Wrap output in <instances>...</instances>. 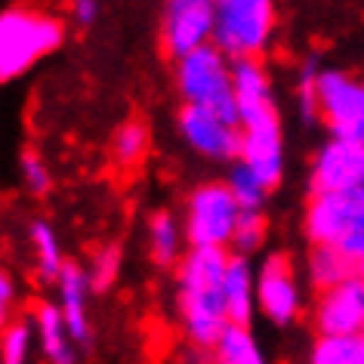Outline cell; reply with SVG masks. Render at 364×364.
Masks as SVG:
<instances>
[{"label":"cell","instance_id":"5b68a950","mask_svg":"<svg viewBox=\"0 0 364 364\" xmlns=\"http://www.w3.org/2000/svg\"><path fill=\"white\" fill-rule=\"evenodd\" d=\"M241 220V207L225 182H204L186 198L182 207V229L188 247H216L225 250L235 238Z\"/></svg>","mask_w":364,"mask_h":364},{"label":"cell","instance_id":"f1b7e54d","mask_svg":"<svg viewBox=\"0 0 364 364\" xmlns=\"http://www.w3.org/2000/svg\"><path fill=\"white\" fill-rule=\"evenodd\" d=\"M19 176L25 182V188H28L31 195H43L50 188V170H47V164H43L41 154H34V151H22V158H19Z\"/></svg>","mask_w":364,"mask_h":364},{"label":"cell","instance_id":"8fae6325","mask_svg":"<svg viewBox=\"0 0 364 364\" xmlns=\"http://www.w3.org/2000/svg\"><path fill=\"white\" fill-rule=\"evenodd\" d=\"M318 336H361L364 333V275H352L315 303Z\"/></svg>","mask_w":364,"mask_h":364},{"label":"cell","instance_id":"484cf974","mask_svg":"<svg viewBox=\"0 0 364 364\" xmlns=\"http://www.w3.org/2000/svg\"><path fill=\"white\" fill-rule=\"evenodd\" d=\"M269 235V216L266 210H241V220H238V229H235V238H232V247L238 250V257H250L262 247Z\"/></svg>","mask_w":364,"mask_h":364},{"label":"cell","instance_id":"8992f818","mask_svg":"<svg viewBox=\"0 0 364 364\" xmlns=\"http://www.w3.org/2000/svg\"><path fill=\"white\" fill-rule=\"evenodd\" d=\"M303 229L312 247H343L364 232V188L312 195L303 213Z\"/></svg>","mask_w":364,"mask_h":364},{"label":"cell","instance_id":"ffe728a7","mask_svg":"<svg viewBox=\"0 0 364 364\" xmlns=\"http://www.w3.org/2000/svg\"><path fill=\"white\" fill-rule=\"evenodd\" d=\"M151 149V133L142 121H124L112 133V161L121 170H136L149 158Z\"/></svg>","mask_w":364,"mask_h":364},{"label":"cell","instance_id":"83f0119b","mask_svg":"<svg viewBox=\"0 0 364 364\" xmlns=\"http://www.w3.org/2000/svg\"><path fill=\"white\" fill-rule=\"evenodd\" d=\"M318 77H321V71H318L315 62H306V65L299 68V77H296V108H299V114H303L306 121L318 117Z\"/></svg>","mask_w":364,"mask_h":364},{"label":"cell","instance_id":"f546056e","mask_svg":"<svg viewBox=\"0 0 364 364\" xmlns=\"http://www.w3.org/2000/svg\"><path fill=\"white\" fill-rule=\"evenodd\" d=\"M336 250H340L343 257L352 262V269L358 272V275H364V232H358L355 238H349L343 247H336Z\"/></svg>","mask_w":364,"mask_h":364},{"label":"cell","instance_id":"277c9868","mask_svg":"<svg viewBox=\"0 0 364 364\" xmlns=\"http://www.w3.org/2000/svg\"><path fill=\"white\" fill-rule=\"evenodd\" d=\"M278 13L269 0H220L216 4L213 47L232 62L259 59L275 34Z\"/></svg>","mask_w":364,"mask_h":364},{"label":"cell","instance_id":"9a60e30c","mask_svg":"<svg viewBox=\"0 0 364 364\" xmlns=\"http://www.w3.org/2000/svg\"><path fill=\"white\" fill-rule=\"evenodd\" d=\"M56 287H59V312L62 318H65V324H68V333H71V340L75 343H87V336H90V278H87V269H80L75 266V262H68L65 272L59 275L56 281Z\"/></svg>","mask_w":364,"mask_h":364},{"label":"cell","instance_id":"ac0fdd59","mask_svg":"<svg viewBox=\"0 0 364 364\" xmlns=\"http://www.w3.org/2000/svg\"><path fill=\"white\" fill-rule=\"evenodd\" d=\"M145 238H149V253L158 266H179L186 257V229L182 220H176L170 210H154L145 225Z\"/></svg>","mask_w":364,"mask_h":364},{"label":"cell","instance_id":"52a82bcc","mask_svg":"<svg viewBox=\"0 0 364 364\" xmlns=\"http://www.w3.org/2000/svg\"><path fill=\"white\" fill-rule=\"evenodd\" d=\"M318 117L333 139L364 145V80L340 68H324L318 77Z\"/></svg>","mask_w":364,"mask_h":364},{"label":"cell","instance_id":"d4e9b609","mask_svg":"<svg viewBox=\"0 0 364 364\" xmlns=\"http://www.w3.org/2000/svg\"><path fill=\"white\" fill-rule=\"evenodd\" d=\"M121 244H102L99 250H93L90 257V266H87V278H90V287L93 290H108L121 275Z\"/></svg>","mask_w":364,"mask_h":364},{"label":"cell","instance_id":"4316f807","mask_svg":"<svg viewBox=\"0 0 364 364\" xmlns=\"http://www.w3.org/2000/svg\"><path fill=\"white\" fill-rule=\"evenodd\" d=\"M31 340H34V324L28 321H10L0 340V364H28L31 355Z\"/></svg>","mask_w":364,"mask_h":364},{"label":"cell","instance_id":"7c38bea8","mask_svg":"<svg viewBox=\"0 0 364 364\" xmlns=\"http://www.w3.org/2000/svg\"><path fill=\"white\" fill-rule=\"evenodd\" d=\"M257 306L259 312L275 324L296 321L299 306H303V294H299L296 272L290 266L287 257H269L257 272Z\"/></svg>","mask_w":364,"mask_h":364},{"label":"cell","instance_id":"44dd1931","mask_svg":"<svg viewBox=\"0 0 364 364\" xmlns=\"http://www.w3.org/2000/svg\"><path fill=\"white\" fill-rule=\"evenodd\" d=\"M31 238V253H34V266L43 281H59V275L65 272V257H62V244L56 238V229L43 220H34L28 229Z\"/></svg>","mask_w":364,"mask_h":364},{"label":"cell","instance_id":"7a4b0ae2","mask_svg":"<svg viewBox=\"0 0 364 364\" xmlns=\"http://www.w3.org/2000/svg\"><path fill=\"white\" fill-rule=\"evenodd\" d=\"M65 38L59 16L28 6H10L0 13V77L13 80L34 62L50 56Z\"/></svg>","mask_w":364,"mask_h":364},{"label":"cell","instance_id":"cb8c5ba5","mask_svg":"<svg viewBox=\"0 0 364 364\" xmlns=\"http://www.w3.org/2000/svg\"><path fill=\"white\" fill-rule=\"evenodd\" d=\"M309 364H364V333L318 336L309 349Z\"/></svg>","mask_w":364,"mask_h":364},{"label":"cell","instance_id":"ba28073f","mask_svg":"<svg viewBox=\"0 0 364 364\" xmlns=\"http://www.w3.org/2000/svg\"><path fill=\"white\" fill-rule=\"evenodd\" d=\"M216 4L210 0H170L161 16V47L173 59H186L213 43Z\"/></svg>","mask_w":364,"mask_h":364},{"label":"cell","instance_id":"4dcf8cb0","mask_svg":"<svg viewBox=\"0 0 364 364\" xmlns=\"http://www.w3.org/2000/svg\"><path fill=\"white\" fill-rule=\"evenodd\" d=\"M71 16H75V22L80 25V28H87V25H93V22H96L99 4H96V0H77V4L71 6Z\"/></svg>","mask_w":364,"mask_h":364},{"label":"cell","instance_id":"7402d4cb","mask_svg":"<svg viewBox=\"0 0 364 364\" xmlns=\"http://www.w3.org/2000/svg\"><path fill=\"white\" fill-rule=\"evenodd\" d=\"M309 281L321 290H331L336 284H343L346 278H352V275H358V272L352 269V262L343 257L336 247H312V253H309Z\"/></svg>","mask_w":364,"mask_h":364},{"label":"cell","instance_id":"1f68e13d","mask_svg":"<svg viewBox=\"0 0 364 364\" xmlns=\"http://www.w3.org/2000/svg\"><path fill=\"white\" fill-rule=\"evenodd\" d=\"M13 294H16V287H13V278L6 275H0V312H10V306H13Z\"/></svg>","mask_w":364,"mask_h":364},{"label":"cell","instance_id":"2e32d148","mask_svg":"<svg viewBox=\"0 0 364 364\" xmlns=\"http://www.w3.org/2000/svg\"><path fill=\"white\" fill-rule=\"evenodd\" d=\"M223 299H225V312H229V324H247L257 312V272L250 269L247 257H235L229 259L223 281Z\"/></svg>","mask_w":364,"mask_h":364},{"label":"cell","instance_id":"d6986e66","mask_svg":"<svg viewBox=\"0 0 364 364\" xmlns=\"http://www.w3.org/2000/svg\"><path fill=\"white\" fill-rule=\"evenodd\" d=\"M210 364H266V355L247 324H229L213 346Z\"/></svg>","mask_w":364,"mask_h":364},{"label":"cell","instance_id":"6da1fadb","mask_svg":"<svg viewBox=\"0 0 364 364\" xmlns=\"http://www.w3.org/2000/svg\"><path fill=\"white\" fill-rule=\"evenodd\" d=\"M232 253L216 247H188L176 266V306L179 324L188 346L213 352L216 340L229 327V312L223 299V281Z\"/></svg>","mask_w":364,"mask_h":364},{"label":"cell","instance_id":"9c48e42d","mask_svg":"<svg viewBox=\"0 0 364 364\" xmlns=\"http://www.w3.org/2000/svg\"><path fill=\"white\" fill-rule=\"evenodd\" d=\"M179 136L192 151H198L207 161L220 164H238L241 161V124L229 117L207 112V108H179Z\"/></svg>","mask_w":364,"mask_h":364},{"label":"cell","instance_id":"30bf717a","mask_svg":"<svg viewBox=\"0 0 364 364\" xmlns=\"http://www.w3.org/2000/svg\"><path fill=\"white\" fill-rule=\"evenodd\" d=\"M312 195L318 192H349L364 188V145L349 139H327L312 158L309 173Z\"/></svg>","mask_w":364,"mask_h":364},{"label":"cell","instance_id":"3957f363","mask_svg":"<svg viewBox=\"0 0 364 364\" xmlns=\"http://www.w3.org/2000/svg\"><path fill=\"white\" fill-rule=\"evenodd\" d=\"M232 65L235 62L216 50L213 43L192 56L179 59L173 68L176 90L182 96V105L207 108L229 121H238V105H235V84H232Z\"/></svg>","mask_w":364,"mask_h":364},{"label":"cell","instance_id":"e0dca14e","mask_svg":"<svg viewBox=\"0 0 364 364\" xmlns=\"http://www.w3.org/2000/svg\"><path fill=\"white\" fill-rule=\"evenodd\" d=\"M31 324H34V336L41 340V349L50 364H75V340H71L68 324L56 303H41L34 309Z\"/></svg>","mask_w":364,"mask_h":364},{"label":"cell","instance_id":"4fadbf2b","mask_svg":"<svg viewBox=\"0 0 364 364\" xmlns=\"http://www.w3.org/2000/svg\"><path fill=\"white\" fill-rule=\"evenodd\" d=\"M241 164L262 176L272 188L284 173V136H281V114L266 121L241 124Z\"/></svg>","mask_w":364,"mask_h":364},{"label":"cell","instance_id":"5bb4252c","mask_svg":"<svg viewBox=\"0 0 364 364\" xmlns=\"http://www.w3.org/2000/svg\"><path fill=\"white\" fill-rule=\"evenodd\" d=\"M232 84H235V105H238V124L278 117L275 96H272V77L259 59L235 62Z\"/></svg>","mask_w":364,"mask_h":364},{"label":"cell","instance_id":"603a6c76","mask_svg":"<svg viewBox=\"0 0 364 364\" xmlns=\"http://www.w3.org/2000/svg\"><path fill=\"white\" fill-rule=\"evenodd\" d=\"M225 186H229V192L235 195L241 210H266L272 186L262 176H257L247 164H241V161L232 164L229 176H225Z\"/></svg>","mask_w":364,"mask_h":364}]
</instances>
